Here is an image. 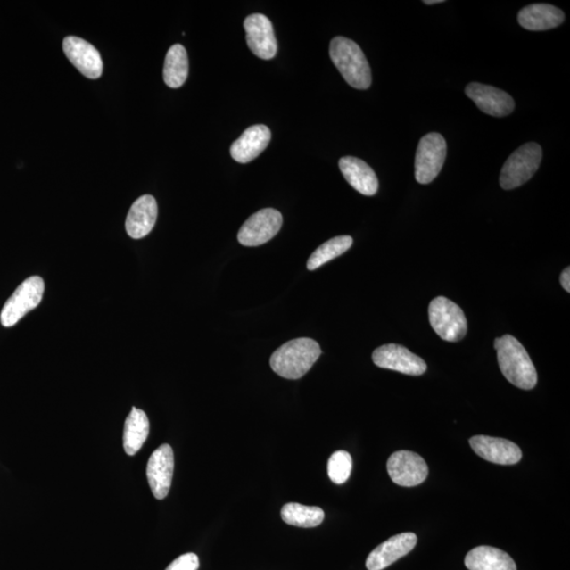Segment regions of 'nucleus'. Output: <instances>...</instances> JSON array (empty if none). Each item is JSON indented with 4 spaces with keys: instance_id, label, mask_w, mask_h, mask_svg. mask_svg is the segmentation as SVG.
<instances>
[{
    "instance_id": "nucleus-16",
    "label": "nucleus",
    "mask_w": 570,
    "mask_h": 570,
    "mask_svg": "<svg viewBox=\"0 0 570 570\" xmlns=\"http://www.w3.org/2000/svg\"><path fill=\"white\" fill-rule=\"evenodd\" d=\"M417 543V534L405 533L394 535L380 544L368 555L366 566L368 570H383L405 557Z\"/></svg>"
},
{
    "instance_id": "nucleus-1",
    "label": "nucleus",
    "mask_w": 570,
    "mask_h": 570,
    "mask_svg": "<svg viewBox=\"0 0 570 570\" xmlns=\"http://www.w3.org/2000/svg\"><path fill=\"white\" fill-rule=\"evenodd\" d=\"M500 371L509 383L523 390H532L537 385L538 374L531 357L517 339L504 335L495 339Z\"/></svg>"
},
{
    "instance_id": "nucleus-18",
    "label": "nucleus",
    "mask_w": 570,
    "mask_h": 570,
    "mask_svg": "<svg viewBox=\"0 0 570 570\" xmlns=\"http://www.w3.org/2000/svg\"><path fill=\"white\" fill-rule=\"evenodd\" d=\"M270 130L266 125H253L247 128L244 134L233 143L230 147V154L235 162L241 164L250 163L255 160L268 146L270 142Z\"/></svg>"
},
{
    "instance_id": "nucleus-13",
    "label": "nucleus",
    "mask_w": 570,
    "mask_h": 570,
    "mask_svg": "<svg viewBox=\"0 0 570 570\" xmlns=\"http://www.w3.org/2000/svg\"><path fill=\"white\" fill-rule=\"evenodd\" d=\"M62 49L74 67L90 79H96L103 73L100 52L86 40L77 37L63 39Z\"/></svg>"
},
{
    "instance_id": "nucleus-3",
    "label": "nucleus",
    "mask_w": 570,
    "mask_h": 570,
    "mask_svg": "<svg viewBox=\"0 0 570 570\" xmlns=\"http://www.w3.org/2000/svg\"><path fill=\"white\" fill-rule=\"evenodd\" d=\"M330 56L345 82L355 89L366 90L372 84L371 68L364 52L353 40L343 37L332 39Z\"/></svg>"
},
{
    "instance_id": "nucleus-15",
    "label": "nucleus",
    "mask_w": 570,
    "mask_h": 570,
    "mask_svg": "<svg viewBox=\"0 0 570 570\" xmlns=\"http://www.w3.org/2000/svg\"><path fill=\"white\" fill-rule=\"evenodd\" d=\"M469 442L477 456L493 464L515 465L522 458L521 449L510 441L477 435L471 437Z\"/></svg>"
},
{
    "instance_id": "nucleus-26",
    "label": "nucleus",
    "mask_w": 570,
    "mask_h": 570,
    "mask_svg": "<svg viewBox=\"0 0 570 570\" xmlns=\"http://www.w3.org/2000/svg\"><path fill=\"white\" fill-rule=\"evenodd\" d=\"M353 460L347 451H337L332 454L327 464V472L333 483H343L349 480L352 472Z\"/></svg>"
},
{
    "instance_id": "nucleus-21",
    "label": "nucleus",
    "mask_w": 570,
    "mask_h": 570,
    "mask_svg": "<svg viewBox=\"0 0 570 570\" xmlns=\"http://www.w3.org/2000/svg\"><path fill=\"white\" fill-rule=\"evenodd\" d=\"M469 570H516L512 558L505 551L491 546H479L470 550L465 558Z\"/></svg>"
},
{
    "instance_id": "nucleus-20",
    "label": "nucleus",
    "mask_w": 570,
    "mask_h": 570,
    "mask_svg": "<svg viewBox=\"0 0 570 570\" xmlns=\"http://www.w3.org/2000/svg\"><path fill=\"white\" fill-rule=\"evenodd\" d=\"M566 20L563 11L551 4H533L520 11L517 21L529 31H545L560 26Z\"/></svg>"
},
{
    "instance_id": "nucleus-11",
    "label": "nucleus",
    "mask_w": 570,
    "mask_h": 570,
    "mask_svg": "<svg viewBox=\"0 0 570 570\" xmlns=\"http://www.w3.org/2000/svg\"><path fill=\"white\" fill-rule=\"evenodd\" d=\"M246 43L250 50L262 60H272L277 54L278 45L274 27L268 17L252 14L244 21Z\"/></svg>"
},
{
    "instance_id": "nucleus-7",
    "label": "nucleus",
    "mask_w": 570,
    "mask_h": 570,
    "mask_svg": "<svg viewBox=\"0 0 570 570\" xmlns=\"http://www.w3.org/2000/svg\"><path fill=\"white\" fill-rule=\"evenodd\" d=\"M447 155L443 136L432 132L419 141L416 157V178L420 184H429L439 176Z\"/></svg>"
},
{
    "instance_id": "nucleus-17",
    "label": "nucleus",
    "mask_w": 570,
    "mask_h": 570,
    "mask_svg": "<svg viewBox=\"0 0 570 570\" xmlns=\"http://www.w3.org/2000/svg\"><path fill=\"white\" fill-rule=\"evenodd\" d=\"M158 218V204L153 195L137 199L126 219L127 234L132 239H142L151 234Z\"/></svg>"
},
{
    "instance_id": "nucleus-29",
    "label": "nucleus",
    "mask_w": 570,
    "mask_h": 570,
    "mask_svg": "<svg viewBox=\"0 0 570 570\" xmlns=\"http://www.w3.org/2000/svg\"><path fill=\"white\" fill-rule=\"evenodd\" d=\"M443 3V0H425L424 4H442Z\"/></svg>"
},
{
    "instance_id": "nucleus-19",
    "label": "nucleus",
    "mask_w": 570,
    "mask_h": 570,
    "mask_svg": "<svg viewBox=\"0 0 570 570\" xmlns=\"http://www.w3.org/2000/svg\"><path fill=\"white\" fill-rule=\"evenodd\" d=\"M343 175L357 192L365 195H374L378 190L376 172L364 161L354 157H343L339 161Z\"/></svg>"
},
{
    "instance_id": "nucleus-10",
    "label": "nucleus",
    "mask_w": 570,
    "mask_h": 570,
    "mask_svg": "<svg viewBox=\"0 0 570 570\" xmlns=\"http://www.w3.org/2000/svg\"><path fill=\"white\" fill-rule=\"evenodd\" d=\"M387 468L391 479L402 487L417 486L427 479L429 474L425 459L411 451L393 453L388 460Z\"/></svg>"
},
{
    "instance_id": "nucleus-6",
    "label": "nucleus",
    "mask_w": 570,
    "mask_h": 570,
    "mask_svg": "<svg viewBox=\"0 0 570 570\" xmlns=\"http://www.w3.org/2000/svg\"><path fill=\"white\" fill-rule=\"evenodd\" d=\"M45 292L44 280L38 276L26 279L4 305L0 322L4 327L14 326L29 312L38 307Z\"/></svg>"
},
{
    "instance_id": "nucleus-14",
    "label": "nucleus",
    "mask_w": 570,
    "mask_h": 570,
    "mask_svg": "<svg viewBox=\"0 0 570 570\" xmlns=\"http://www.w3.org/2000/svg\"><path fill=\"white\" fill-rule=\"evenodd\" d=\"M465 92L483 112L492 117L503 118L514 112V99L507 92L492 86L471 83Z\"/></svg>"
},
{
    "instance_id": "nucleus-9",
    "label": "nucleus",
    "mask_w": 570,
    "mask_h": 570,
    "mask_svg": "<svg viewBox=\"0 0 570 570\" xmlns=\"http://www.w3.org/2000/svg\"><path fill=\"white\" fill-rule=\"evenodd\" d=\"M372 359L379 368L404 373L407 376H419L427 371V365L420 357L400 344L382 345L374 351Z\"/></svg>"
},
{
    "instance_id": "nucleus-2",
    "label": "nucleus",
    "mask_w": 570,
    "mask_h": 570,
    "mask_svg": "<svg viewBox=\"0 0 570 570\" xmlns=\"http://www.w3.org/2000/svg\"><path fill=\"white\" fill-rule=\"evenodd\" d=\"M320 355L321 349L314 339L297 338L276 350L269 362L279 376L299 379L310 370Z\"/></svg>"
},
{
    "instance_id": "nucleus-25",
    "label": "nucleus",
    "mask_w": 570,
    "mask_h": 570,
    "mask_svg": "<svg viewBox=\"0 0 570 570\" xmlns=\"http://www.w3.org/2000/svg\"><path fill=\"white\" fill-rule=\"evenodd\" d=\"M352 244L353 239L350 235H339V237L325 242L309 258L308 269L319 268L333 259L342 256Z\"/></svg>"
},
{
    "instance_id": "nucleus-28",
    "label": "nucleus",
    "mask_w": 570,
    "mask_h": 570,
    "mask_svg": "<svg viewBox=\"0 0 570 570\" xmlns=\"http://www.w3.org/2000/svg\"><path fill=\"white\" fill-rule=\"evenodd\" d=\"M560 281H561L563 289L569 293L570 292V268H566V269L563 270V273L561 274Z\"/></svg>"
},
{
    "instance_id": "nucleus-23",
    "label": "nucleus",
    "mask_w": 570,
    "mask_h": 570,
    "mask_svg": "<svg viewBox=\"0 0 570 570\" xmlns=\"http://www.w3.org/2000/svg\"><path fill=\"white\" fill-rule=\"evenodd\" d=\"M189 63L186 48L174 45L167 52L164 63V82L172 89L180 88L186 82Z\"/></svg>"
},
{
    "instance_id": "nucleus-4",
    "label": "nucleus",
    "mask_w": 570,
    "mask_h": 570,
    "mask_svg": "<svg viewBox=\"0 0 570 570\" xmlns=\"http://www.w3.org/2000/svg\"><path fill=\"white\" fill-rule=\"evenodd\" d=\"M542 148L537 143H527L507 159L500 171V186L506 190L520 187L534 176L542 161Z\"/></svg>"
},
{
    "instance_id": "nucleus-5",
    "label": "nucleus",
    "mask_w": 570,
    "mask_h": 570,
    "mask_svg": "<svg viewBox=\"0 0 570 570\" xmlns=\"http://www.w3.org/2000/svg\"><path fill=\"white\" fill-rule=\"evenodd\" d=\"M429 320L432 329L443 341L457 343L467 334V319L463 310L446 297H437L430 302Z\"/></svg>"
},
{
    "instance_id": "nucleus-12",
    "label": "nucleus",
    "mask_w": 570,
    "mask_h": 570,
    "mask_svg": "<svg viewBox=\"0 0 570 570\" xmlns=\"http://www.w3.org/2000/svg\"><path fill=\"white\" fill-rule=\"evenodd\" d=\"M174 470V451L166 443L152 454L147 464V479L155 499L163 500L169 495Z\"/></svg>"
},
{
    "instance_id": "nucleus-22",
    "label": "nucleus",
    "mask_w": 570,
    "mask_h": 570,
    "mask_svg": "<svg viewBox=\"0 0 570 570\" xmlns=\"http://www.w3.org/2000/svg\"><path fill=\"white\" fill-rule=\"evenodd\" d=\"M149 419L146 413L136 407L132 408L124 427V449L128 456H136L145 443L149 435Z\"/></svg>"
},
{
    "instance_id": "nucleus-24",
    "label": "nucleus",
    "mask_w": 570,
    "mask_h": 570,
    "mask_svg": "<svg viewBox=\"0 0 570 570\" xmlns=\"http://www.w3.org/2000/svg\"><path fill=\"white\" fill-rule=\"evenodd\" d=\"M281 517L289 525L310 528L324 522L325 512L319 507L289 503L282 507Z\"/></svg>"
},
{
    "instance_id": "nucleus-8",
    "label": "nucleus",
    "mask_w": 570,
    "mask_h": 570,
    "mask_svg": "<svg viewBox=\"0 0 570 570\" xmlns=\"http://www.w3.org/2000/svg\"><path fill=\"white\" fill-rule=\"evenodd\" d=\"M281 212L264 209L252 215L241 227L238 240L244 246H259L267 244L279 233L282 227Z\"/></svg>"
},
{
    "instance_id": "nucleus-27",
    "label": "nucleus",
    "mask_w": 570,
    "mask_h": 570,
    "mask_svg": "<svg viewBox=\"0 0 570 570\" xmlns=\"http://www.w3.org/2000/svg\"><path fill=\"white\" fill-rule=\"evenodd\" d=\"M200 566L197 555L189 552L176 558L166 570H198Z\"/></svg>"
}]
</instances>
